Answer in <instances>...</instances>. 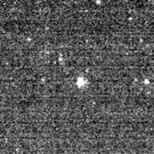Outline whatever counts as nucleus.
Wrapping results in <instances>:
<instances>
[{
	"mask_svg": "<svg viewBox=\"0 0 154 154\" xmlns=\"http://www.w3.org/2000/svg\"><path fill=\"white\" fill-rule=\"evenodd\" d=\"M83 85H86V80H85V78H79V80H78V86L79 87H81Z\"/></svg>",
	"mask_w": 154,
	"mask_h": 154,
	"instance_id": "obj_1",
	"label": "nucleus"
}]
</instances>
